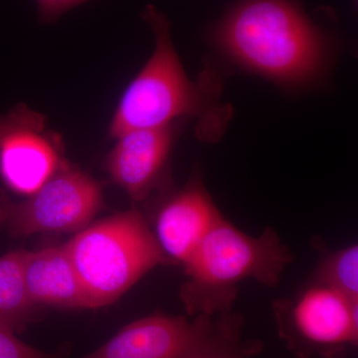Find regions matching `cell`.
<instances>
[{
    "instance_id": "cell-6",
    "label": "cell",
    "mask_w": 358,
    "mask_h": 358,
    "mask_svg": "<svg viewBox=\"0 0 358 358\" xmlns=\"http://www.w3.org/2000/svg\"><path fill=\"white\" fill-rule=\"evenodd\" d=\"M103 206L100 183L64 162L46 182L23 201L0 190V228L11 236L84 229Z\"/></svg>"
},
{
    "instance_id": "cell-12",
    "label": "cell",
    "mask_w": 358,
    "mask_h": 358,
    "mask_svg": "<svg viewBox=\"0 0 358 358\" xmlns=\"http://www.w3.org/2000/svg\"><path fill=\"white\" fill-rule=\"evenodd\" d=\"M243 315L229 312L207 317L201 331L178 358H254L263 350L259 339L244 338Z\"/></svg>"
},
{
    "instance_id": "cell-13",
    "label": "cell",
    "mask_w": 358,
    "mask_h": 358,
    "mask_svg": "<svg viewBox=\"0 0 358 358\" xmlns=\"http://www.w3.org/2000/svg\"><path fill=\"white\" fill-rule=\"evenodd\" d=\"M25 250L0 258V326L14 333L24 329L36 317L37 306L30 300L23 275Z\"/></svg>"
},
{
    "instance_id": "cell-9",
    "label": "cell",
    "mask_w": 358,
    "mask_h": 358,
    "mask_svg": "<svg viewBox=\"0 0 358 358\" xmlns=\"http://www.w3.org/2000/svg\"><path fill=\"white\" fill-rule=\"evenodd\" d=\"M173 143V124L122 134L107 159L110 178L134 201H143L162 181Z\"/></svg>"
},
{
    "instance_id": "cell-1",
    "label": "cell",
    "mask_w": 358,
    "mask_h": 358,
    "mask_svg": "<svg viewBox=\"0 0 358 358\" xmlns=\"http://www.w3.org/2000/svg\"><path fill=\"white\" fill-rule=\"evenodd\" d=\"M211 35L235 63L287 87L317 79L329 52L326 31L298 0H238Z\"/></svg>"
},
{
    "instance_id": "cell-2",
    "label": "cell",
    "mask_w": 358,
    "mask_h": 358,
    "mask_svg": "<svg viewBox=\"0 0 358 358\" xmlns=\"http://www.w3.org/2000/svg\"><path fill=\"white\" fill-rule=\"evenodd\" d=\"M141 16L154 32L155 48L122 95L110 122V138L134 129L162 128L183 117H196L202 124V140H217L229 114L219 106L218 78L206 70L196 82L192 81L174 49L166 16L150 4Z\"/></svg>"
},
{
    "instance_id": "cell-4",
    "label": "cell",
    "mask_w": 358,
    "mask_h": 358,
    "mask_svg": "<svg viewBox=\"0 0 358 358\" xmlns=\"http://www.w3.org/2000/svg\"><path fill=\"white\" fill-rule=\"evenodd\" d=\"M63 247L79 275L90 308L115 303L150 270L171 264L147 219L136 209L85 227Z\"/></svg>"
},
{
    "instance_id": "cell-11",
    "label": "cell",
    "mask_w": 358,
    "mask_h": 358,
    "mask_svg": "<svg viewBox=\"0 0 358 358\" xmlns=\"http://www.w3.org/2000/svg\"><path fill=\"white\" fill-rule=\"evenodd\" d=\"M23 275L34 305L90 308L79 275L63 246L25 251Z\"/></svg>"
},
{
    "instance_id": "cell-10",
    "label": "cell",
    "mask_w": 358,
    "mask_h": 358,
    "mask_svg": "<svg viewBox=\"0 0 358 358\" xmlns=\"http://www.w3.org/2000/svg\"><path fill=\"white\" fill-rule=\"evenodd\" d=\"M207 317L188 322L185 317L155 313L124 327L83 358H178L199 336Z\"/></svg>"
},
{
    "instance_id": "cell-8",
    "label": "cell",
    "mask_w": 358,
    "mask_h": 358,
    "mask_svg": "<svg viewBox=\"0 0 358 358\" xmlns=\"http://www.w3.org/2000/svg\"><path fill=\"white\" fill-rule=\"evenodd\" d=\"M222 217L202 178L192 176L185 188L160 206L152 231L171 263L183 266Z\"/></svg>"
},
{
    "instance_id": "cell-7",
    "label": "cell",
    "mask_w": 358,
    "mask_h": 358,
    "mask_svg": "<svg viewBox=\"0 0 358 358\" xmlns=\"http://www.w3.org/2000/svg\"><path fill=\"white\" fill-rule=\"evenodd\" d=\"M61 152L58 134L24 103L0 117V176L13 192H36L64 162Z\"/></svg>"
},
{
    "instance_id": "cell-3",
    "label": "cell",
    "mask_w": 358,
    "mask_h": 358,
    "mask_svg": "<svg viewBox=\"0 0 358 358\" xmlns=\"http://www.w3.org/2000/svg\"><path fill=\"white\" fill-rule=\"evenodd\" d=\"M293 260L273 228L250 236L222 217L183 265L188 279L181 301L192 317L232 312L240 282L253 279L275 288Z\"/></svg>"
},
{
    "instance_id": "cell-5",
    "label": "cell",
    "mask_w": 358,
    "mask_h": 358,
    "mask_svg": "<svg viewBox=\"0 0 358 358\" xmlns=\"http://www.w3.org/2000/svg\"><path fill=\"white\" fill-rule=\"evenodd\" d=\"M357 301L310 280L293 298L273 303L280 338L296 358H345L357 345Z\"/></svg>"
},
{
    "instance_id": "cell-14",
    "label": "cell",
    "mask_w": 358,
    "mask_h": 358,
    "mask_svg": "<svg viewBox=\"0 0 358 358\" xmlns=\"http://www.w3.org/2000/svg\"><path fill=\"white\" fill-rule=\"evenodd\" d=\"M319 264L312 281L327 285L350 300H358V247H346L329 251L320 246Z\"/></svg>"
},
{
    "instance_id": "cell-15",
    "label": "cell",
    "mask_w": 358,
    "mask_h": 358,
    "mask_svg": "<svg viewBox=\"0 0 358 358\" xmlns=\"http://www.w3.org/2000/svg\"><path fill=\"white\" fill-rule=\"evenodd\" d=\"M68 350L47 353L26 345L14 331L0 326V358H64Z\"/></svg>"
},
{
    "instance_id": "cell-16",
    "label": "cell",
    "mask_w": 358,
    "mask_h": 358,
    "mask_svg": "<svg viewBox=\"0 0 358 358\" xmlns=\"http://www.w3.org/2000/svg\"><path fill=\"white\" fill-rule=\"evenodd\" d=\"M87 1L90 0H36L39 21L44 24L55 23L71 8Z\"/></svg>"
}]
</instances>
